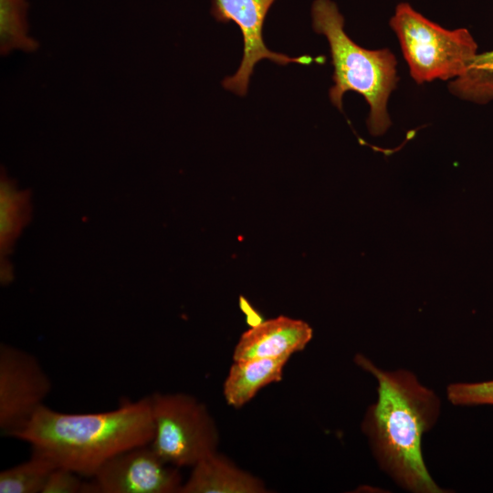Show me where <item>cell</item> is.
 I'll use <instances>...</instances> for the list:
<instances>
[{
  "label": "cell",
  "instance_id": "9",
  "mask_svg": "<svg viewBox=\"0 0 493 493\" xmlns=\"http://www.w3.org/2000/svg\"><path fill=\"white\" fill-rule=\"evenodd\" d=\"M305 321L279 316L262 321L245 331L233 351V361L279 358L305 349L312 339Z\"/></svg>",
  "mask_w": 493,
  "mask_h": 493
},
{
  "label": "cell",
  "instance_id": "14",
  "mask_svg": "<svg viewBox=\"0 0 493 493\" xmlns=\"http://www.w3.org/2000/svg\"><path fill=\"white\" fill-rule=\"evenodd\" d=\"M1 246L6 248L16 236L26 217V195L6 178L0 189Z\"/></svg>",
  "mask_w": 493,
  "mask_h": 493
},
{
  "label": "cell",
  "instance_id": "8",
  "mask_svg": "<svg viewBox=\"0 0 493 493\" xmlns=\"http://www.w3.org/2000/svg\"><path fill=\"white\" fill-rule=\"evenodd\" d=\"M277 0H212L211 14L220 22H234L244 40V52L237 71L223 81L225 89L240 96L246 94L255 66L262 59L280 65L309 64V56L290 58L269 50L264 43L263 26L266 16Z\"/></svg>",
  "mask_w": 493,
  "mask_h": 493
},
{
  "label": "cell",
  "instance_id": "16",
  "mask_svg": "<svg viewBox=\"0 0 493 493\" xmlns=\"http://www.w3.org/2000/svg\"><path fill=\"white\" fill-rule=\"evenodd\" d=\"M77 473L65 467L53 469L42 493H84L85 482Z\"/></svg>",
  "mask_w": 493,
  "mask_h": 493
},
{
  "label": "cell",
  "instance_id": "2",
  "mask_svg": "<svg viewBox=\"0 0 493 493\" xmlns=\"http://www.w3.org/2000/svg\"><path fill=\"white\" fill-rule=\"evenodd\" d=\"M154 425L151 395L122 400L113 410L67 414L42 405L14 438L57 467L91 478L114 456L149 445Z\"/></svg>",
  "mask_w": 493,
  "mask_h": 493
},
{
  "label": "cell",
  "instance_id": "3",
  "mask_svg": "<svg viewBox=\"0 0 493 493\" xmlns=\"http://www.w3.org/2000/svg\"><path fill=\"white\" fill-rule=\"evenodd\" d=\"M314 31L329 43L333 66L334 85L329 96L341 110L347 91L361 94L370 107L367 126L370 133L380 136L392 122L388 100L397 83L395 56L388 49H366L354 43L344 31V17L332 0H314L311 5Z\"/></svg>",
  "mask_w": 493,
  "mask_h": 493
},
{
  "label": "cell",
  "instance_id": "13",
  "mask_svg": "<svg viewBox=\"0 0 493 493\" xmlns=\"http://www.w3.org/2000/svg\"><path fill=\"white\" fill-rule=\"evenodd\" d=\"M57 467L36 454L0 473V493H42L49 475Z\"/></svg>",
  "mask_w": 493,
  "mask_h": 493
},
{
  "label": "cell",
  "instance_id": "7",
  "mask_svg": "<svg viewBox=\"0 0 493 493\" xmlns=\"http://www.w3.org/2000/svg\"><path fill=\"white\" fill-rule=\"evenodd\" d=\"M182 486L178 467L165 463L149 444L106 461L85 482L84 493H174Z\"/></svg>",
  "mask_w": 493,
  "mask_h": 493
},
{
  "label": "cell",
  "instance_id": "6",
  "mask_svg": "<svg viewBox=\"0 0 493 493\" xmlns=\"http://www.w3.org/2000/svg\"><path fill=\"white\" fill-rule=\"evenodd\" d=\"M52 388L38 360L26 351L0 345V430L12 437L30 421Z\"/></svg>",
  "mask_w": 493,
  "mask_h": 493
},
{
  "label": "cell",
  "instance_id": "15",
  "mask_svg": "<svg viewBox=\"0 0 493 493\" xmlns=\"http://www.w3.org/2000/svg\"><path fill=\"white\" fill-rule=\"evenodd\" d=\"M447 398L455 405L493 406V380L450 384Z\"/></svg>",
  "mask_w": 493,
  "mask_h": 493
},
{
  "label": "cell",
  "instance_id": "10",
  "mask_svg": "<svg viewBox=\"0 0 493 493\" xmlns=\"http://www.w3.org/2000/svg\"><path fill=\"white\" fill-rule=\"evenodd\" d=\"M264 483L216 452L192 467L180 493H262Z\"/></svg>",
  "mask_w": 493,
  "mask_h": 493
},
{
  "label": "cell",
  "instance_id": "1",
  "mask_svg": "<svg viewBox=\"0 0 493 493\" xmlns=\"http://www.w3.org/2000/svg\"><path fill=\"white\" fill-rule=\"evenodd\" d=\"M355 361L378 383L377 401L368 408L362 429L380 467L406 490L444 492L428 472L422 453L423 435L438 418V397L408 371H383L362 355Z\"/></svg>",
  "mask_w": 493,
  "mask_h": 493
},
{
  "label": "cell",
  "instance_id": "4",
  "mask_svg": "<svg viewBox=\"0 0 493 493\" xmlns=\"http://www.w3.org/2000/svg\"><path fill=\"white\" fill-rule=\"evenodd\" d=\"M389 24L417 84L455 79L477 54V45L467 28H444L408 3L396 5Z\"/></svg>",
  "mask_w": 493,
  "mask_h": 493
},
{
  "label": "cell",
  "instance_id": "11",
  "mask_svg": "<svg viewBox=\"0 0 493 493\" xmlns=\"http://www.w3.org/2000/svg\"><path fill=\"white\" fill-rule=\"evenodd\" d=\"M290 356L234 361L224 382L223 394L226 404L240 408L263 387L281 381Z\"/></svg>",
  "mask_w": 493,
  "mask_h": 493
},
{
  "label": "cell",
  "instance_id": "12",
  "mask_svg": "<svg viewBox=\"0 0 493 493\" xmlns=\"http://www.w3.org/2000/svg\"><path fill=\"white\" fill-rule=\"evenodd\" d=\"M27 0H0V49L2 55L13 50L33 52L37 41L28 35Z\"/></svg>",
  "mask_w": 493,
  "mask_h": 493
},
{
  "label": "cell",
  "instance_id": "5",
  "mask_svg": "<svg viewBox=\"0 0 493 493\" xmlns=\"http://www.w3.org/2000/svg\"><path fill=\"white\" fill-rule=\"evenodd\" d=\"M151 400L154 434L150 446L165 463L192 467L217 451V427L202 402L182 393H156Z\"/></svg>",
  "mask_w": 493,
  "mask_h": 493
}]
</instances>
